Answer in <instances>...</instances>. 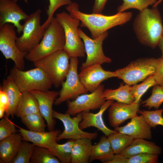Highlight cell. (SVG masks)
<instances>
[{
    "label": "cell",
    "instance_id": "6da1fadb",
    "mask_svg": "<svg viewBox=\"0 0 163 163\" xmlns=\"http://www.w3.org/2000/svg\"><path fill=\"white\" fill-rule=\"evenodd\" d=\"M66 8L72 17L81 21V27H87L89 30L94 39L113 27L127 22L132 17V13L130 12H117L109 16L101 14H87L80 11L78 4L74 2Z\"/></svg>",
    "mask_w": 163,
    "mask_h": 163
},
{
    "label": "cell",
    "instance_id": "7a4b0ae2",
    "mask_svg": "<svg viewBox=\"0 0 163 163\" xmlns=\"http://www.w3.org/2000/svg\"><path fill=\"white\" fill-rule=\"evenodd\" d=\"M133 28L139 42L155 48L163 36V26L157 7L140 11L134 20Z\"/></svg>",
    "mask_w": 163,
    "mask_h": 163
},
{
    "label": "cell",
    "instance_id": "3957f363",
    "mask_svg": "<svg viewBox=\"0 0 163 163\" xmlns=\"http://www.w3.org/2000/svg\"><path fill=\"white\" fill-rule=\"evenodd\" d=\"M65 43L63 27L56 18L53 17L46 28L41 41L27 53L25 58L34 62L55 52L63 50Z\"/></svg>",
    "mask_w": 163,
    "mask_h": 163
},
{
    "label": "cell",
    "instance_id": "277c9868",
    "mask_svg": "<svg viewBox=\"0 0 163 163\" xmlns=\"http://www.w3.org/2000/svg\"><path fill=\"white\" fill-rule=\"evenodd\" d=\"M69 60L67 53L61 50L33 63L36 67L43 71L54 87L58 88L64 81L68 73Z\"/></svg>",
    "mask_w": 163,
    "mask_h": 163
},
{
    "label": "cell",
    "instance_id": "5b68a950",
    "mask_svg": "<svg viewBox=\"0 0 163 163\" xmlns=\"http://www.w3.org/2000/svg\"><path fill=\"white\" fill-rule=\"evenodd\" d=\"M161 58H146L138 59L127 66L115 72L118 78L130 85L145 80L156 72Z\"/></svg>",
    "mask_w": 163,
    "mask_h": 163
},
{
    "label": "cell",
    "instance_id": "8992f818",
    "mask_svg": "<svg viewBox=\"0 0 163 163\" xmlns=\"http://www.w3.org/2000/svg\"><path fill=\"white\" fill-rule=\"evenodd\" d=\"M56 18L64 31L65 43L63 50L70 58L84 57V43L79 36L78 28L80 21L64 11L57 14Z\"/></svg>",
    "mask_w": 163,
    "mask_h": 163
},
{
    "label": "cell",
    "instance_id": "52a82bcc",
    "mask_svg": "<svg viewBox=\"0 0 163 163\" xmlns=\"http://www.w3.org/2000/svg\"><path fill=\"white\" fill-rule=\"evenodd\" d=\"M9 75L22 93L33 90L47 91L53 85L45 73L38 67L24 71L14 66L11 69Z\"/></svg>",
    "mask_w": 163,
    "mask_h": 163
},
{
    "label": "cell",
    "instance_id": "ba28073f",
    "mask_svg": "<svg viewBox=\"0 0 163 163\" xmlns=\"http://www.w3.org/2000/svg\"><path fill=\"white\" fill-rule=\"evenodd\" d=\"M41 12L38 9L24 20L22 34L16 41L18 47L22 52L28 53L43 38L46 29L41 24Z\"/></svg>",
    "mask_w": 163,
    "mask_h": 163
},
{
    "label": "cell",
    "instance_id": "9c48e42d",
    "mask_svg": "<svg viewBox=\"0 0 163 163\" xmlns=\"http://www.w3.org/2000/svg\"><path fill=\"white\" fill-rule=\"evenodd\" d=\"M14 27L9 23L0 26V50L6 59H11L18 69L23 70L24 59L27 53L21 51L18 47Z\"/></svg>",
    "mask_w": 163,
    "mask_h": 163
},
{
    "label": "cell",
    "instance_id": "30bf717a",
    "mask_svg": "<svg viewBox=\"0 0 163 163\" xmlns=\"http://www.w3.org/2000/svg\"><path fill=\"white\" fill-rule=\"evenodd\" d=\"M78 61L77 57L70 58V68L66 80L62 85L59 97L54 104L58 106L68 100H75L88 91L80 81L77 72Z\"/></svg>",
    "mask_w": 163,
    "mask_h": 163
},
{
    "label": "cell",
    "instance_id": "8fae6325",
    "mask_svg": "<svg viewBox=\"0 0 163 163\" xmlns=\"http://www.w3.org/2000/svg\"><path fill=\"white\" fill-rule=\"evenodd\" d=\"M78 30L79 35L84 43L87 54L86 60L82 63L80 70L92 65H101L111 62V59L104 55L102 49L103 42L108 36L107 31L103 33L98 38L92 39L80 29Z\"/></svg>",
    "mask_w": 163,
    "mask_h": 163
},
{
    "label": "cell",
    "instance_id": "7c38bea8",
    "mask_svg": "<svg viewBox=\"0 0 163 163\" xmlns=\"http://www.w3.org/2000/svg\"><path fill=\"white\" fill-rule=\"evenodd\" d=\"M104 91V85H101L90 94H82L74 100L67 101L66 113L74 116L82 111L100 109L106 101L103 96Z\"/></svg>",
    "mask_w": 163,
    "mask_h": 163
},
{
    "label": "cell",
    "instance_id": "4fadbf2b",
    "mask_svg": "<svg viewBox=\"0 0 163 163\" xmlns=\"http://www.w3.org/2000/svg\"><path fill=\"white\" fill-rule=\"evenodd\" d=\"M67 113H62L54 110L53 116L61 121L62 123L64 129L57 138V141L64 139H74L88 138L91 139H95L97 137V132L89 133L83 131L79 127V123L82 120L81 112L79 113L74 117Z\"/></svg>",
    "mask_w": 163,
    "mask_h": 163
},
{
    "label": "cell",
    "instance_id": "5bb4252c",
    "mask_svg": "<svg viewBox=\"0 0 163 163\" xmlns=\"http://www.w3.org/2000/svg\"><path fill=\"white\" fill-rule=\"evenodd\" d=\"M18 132L21 135L23 140L49 150L59 160L60 155L56 141L57 137L61 133L60 130L56 129L47 132H36L19 127Z\"/></svg>",
    "mask_w": 163,
    "mask_h": 163
},
{
    "label": "cell",
    "instance_id": "9a60e30c",
    "mask_svg": "<svg viewBox=\"0 0 163 163\" xmlns=\"http://www.w3.org/2000/svg\"><path fill=\"white\" fill-rule=\"evenodd\" d=\"M78 76L85 87L91 92L97 90L103 81L117 77L115 72L105 70L100 65H92L81 69Z\"/></svg>",
    "mask_w": 163,
    "mask_h": 163
},
{
    "label": "cell",
    "instance_id": "2e32d148",
    "mask_svg": "<svg viewBox=\"0 0 163 163\" xmlns=\"http://www.w3.org/2000/svg\"><path fill=\"white\" fill-rule=\"evenodd\" d=\"M14 0H0V26L11 23L17 28L19 34L22 31L23 25L20 21L25 20L28 15Z\"/></svg>",
    "mask_w": 163,
    "mask_h": 163
},
{
    "label": "cell",
    "instance_id": "e0dca14e",
    "mask_svg": "<svg viewBox=\"0 0 163 163\" xmlns=\"http://www.w3.org/2000/svg\"><path fill=\"white\" fill-rule=\"evenodd\" d=\"M30 92L37 99L40 112L45 120L49 131L55 129L56 121L53 116V105L59 95L55 91L33 90Z\"/></svg>",
    "mask_w": 163,
    "mask_h": 163
},
{
    "label": "cell",
    "instance_id": "ac0fdd59",
    "mask_svg": "<svg viewBox=\"0 0 163 163\" xmlns=\"http://www.w3.org/2000/svg\"><path fill=\"white\" fill-rule=\"evenodd\" d=\"M140 103L126 104L116 101L113 102L109 107L108 120L110 126L115 128L126 120L137 115Z\"/></svg>",
    "mask_w": 163,
    "mask_h": 163
},
{
    "label": "cell",
    "instance_id": "d6986e66",
    "mask_svg": "<svg viewBox=\"0 0 163 163\" xmlns=\"http://www.w3.org/2000/svg\"><path fill=\"white\" fill-rule=\"evenodd\" d=\"M114 102V100H106L99 111L96 113H93L90 111L81 112L82 120L79 125L80 129L83 130L88 128L94 127L101 131L107 136L111 134L117 132L114 130L108 128L105 125L103 118L104 112Z\"/></svg>",
    "mask_w": 163,
    "mask_h": 163
},
{
    "label": "cell",
    "instance_id": "ffe728a7",
    "mask_svg": "<svg viewBox=\"0 0 163 163\" xmlns=\"http://www.w3.org/2000/svg\"><path fill=\"white\" fill-rule=\"evenodd\" d=\"M151 127L142 115H137L123 126L114 128L117 132L128 135L133 139H150L152 138Z\"/></svg>",
    "mask_w": 163,
    "mask_h": 163
},
{
    "label": "cell",
    "instance_id": "44dd1931",
    "mask_svg": "<svg viewBox=\"0 0 163 163\" xmlns=\"http://www.w3.org/2000/svg\"><path fill=\"white\" fill-rule=\"evenodd\" d=\"M0 141V163H12L23 141L21 135L16 133Z\"/></svg>",
    "mask_w": 163,
    "mask_h": 163
},
{
    "label": "cell",
    "instance_id": "7402d4cb",
    "mask_svg": "<svg viewBox=\"0 0 163 163\" xmlns=\"http://www.w3.org/2000/svg\"><path fill=\"white\" fill-rule=\"evenodd\" d=\"M0 87L6 93L8 101V107L5 112V116L8 118L11 116L13 118L15 115L22 92L10 75L3 80Z\"/></svg>",
    "mask_w": 163,
    "mask_h": 163
},
{
    "label": "cell",
    "instance_id": "603a6c76",
    "mask_svg": "<svg viewBox=\"0 0 163 163\" xmlns=\"http://www.w3.org/2000/svg\"><path fill=\"white\" fill-rule=\"evenodd\" d=\"M160 147L154 142L143 139H136L120 154L126 158L142 153L159 155L161 153Z\"/></svg>",
    "mask_w": 163,
    "mask_h": 163
},
{
    "label": "cell",
    "instance_id": "cb8c5ba5",
    "mask_svg": "<svg viewBox=\"0 0 163 163\" xmlns=\"http://www.w3.org/2000/svg\"><path fill=\"white\" fill-rule=\"evenodd\" d=\"M115 154L107 136H102L96 144L92 145L89 162L98 160L107 163L113 158Z\"/></svg>",
    "mask_w": 163,
    "mask_h": 163
},
{
    "label": "cell",
    "instance_id": "d4e9b609",
    "mask_svg": "<svg viewBox=\"0 0 163 163\" xmlns=\"http://www.w3.org/2000/svg\"><path fill=\"white\" fill-rule=\"evenodd\" d=\"M91 139L84 138L75 140L72 149L71 163L89 162L92 144Z\"/></svg>",
    "mask_w": 163,
    "mask_h": 163
},
{
    "label": "cell",
    "instance_id": "484cf974",
    "mask_svg": "<svg viewBox=\"0 0 163 163\" xmlns=\"http://www.w3.org/2000/svg\"><path fill=\"white\" fill-rule=\"evenodd\" d=\"M38 101L30 92L22 93L15 115L20 118L27 115L40 113Z\"/></svg>",
    "mask_w": 163,
    "mask_h": 163
},
{
    "label": "cell",
    "instance_id": "4316f807",
    "mask_svg": "<svg viewBox=\"0 0 163 163\" xmlns=\"http://www.w3.org/2000/svg\"><path fill=\"white\" fill-rule=\"evenodd\" d=\"M131 87L126 84H121L116 89H106L104 91L103 96L106 101L112 100L126 104H132L135 99L130 92Z\"/></svg>",
    "mask_w": 163,
    "mask_h": 163
},
{
    "label": "cell",
    "instance_id": "83f0119b",
    "mask_svg": "<svg viewBox=\"0 0 163 163\" xmlns=\"http://www.w3.org/2000/svg\"><path fill=\"white\" fill-rule=\"evenodd\" d=\"M107 137L115 154H120L134 139L130 136L118 132L111 134Z\"/></svg>",
    "mask_w": 163,
    "mask_h": 163
},
{
    "label": "cell",
    "instance_id": "f1b7e54d",
    "mask_svg": "<svg viewBox=\"0 0 163 163\" xmlns=\"http://www.w3.org/2000/svg\"><path fill=\"white\" fill-rule=\"evenodd\" d=\"M31 163H60L58 159L49 150L35 145L30 160Z\"/></svg>",
    "mask_w": 163,
    "mask_h": 163
},
{
    "label": "cell",
    "instance_id": "f546056e",
    "mask_svg": "<svg viewBox=\"0 0 163 163\" xmlns=\"http://www.w3.org/2000/svg\"><path fill=\"white\" fill-rule=\"evenodd\" d=\"M21 118L22 123L28 130L36 132L45 131L46 126L40 112L29 114Z\"/></svg>",
    "mask_w": 163,
    "mask_h": 163
},
{
    "label": "cell",
    "instance_id": "4dcf8cb0",
    "mask_svg": "<svg viewBox=\"0 0 163 163\" xmlns=\"http://www.w3.org/2000/svg\"><path fill=\"white\" fill-rule=\"evenodd\" d=\"M157 85V83L153 75L148 77L142 83L131 86L130 92L135 99L133 103H140L141 97L148 89Z\"/></svg>",
    "mask_w": 163,
    "mask_h": 163
},
{
    "label": "cell",
    "instance_id": "1f68e13d",
    "mask_svg": "<svg viewBox=\"0 0 163 163\" xmlns=\"http://www.w3.org/2000/svg\"><path fill=\"white\" fill-rule=\"evenodd\" d=\"M158 0H123V2L117 8V12H122L129 9H137L140 11L152 5Z\"/></svg>",
    "mask_w": 163,
    "mask_h": 163
},
{
    "label": "cell",
    "instance_id": "d6a6232c",
    "mask_svg": "<svg viewBox=\"0 0 163 163\" xmlns=\"http://www.w3.org/2000/svg\"><path fill=\"white\" fill-rule=\"evenodd\" d=\"M30 142L23 140L18 151L12 163H30L35 145Z\"/></svg>",
    "mask_w": 163,
    "mask_h": 163
},
{
    "label": "cell",
    "instance_id": "836d02e7",
    "mask_svg": "<svg viewBox=\"0 0 163 163\" xmlns=\"http://www.w3.org/2000/svg\"><path fill=\"white\" fill-rule=\"evenodd\" d=\"M163 102V87L157 85L154 86L150 96L142 102L143 106L149 109H158Z\"/></svg>",
    "mask_w": 163,
    "mask_h": 163
},
{
    "label": "cell",
    "instance_id": "e575fe53",
    "mask_svg": "<svg viewBox=\"0 0 163 163\" xmlns=\"http://www.w3.org/2000/svg\"><path fill=\"white\" fill-rule=\"evenodd\" d=\"M163 109L149 111L140 110L138 113L142 115L151 127L155 128L158 125L163 126Z\"/></svg>",
    "mask_w": 163,
    "mask_h": 163
},
{
    "label": "cell",
    "instance_id": "d590c367",
    "mask_svg": "<svg viewBox=\"0 0 163 163\" xmlns=\"http://www.w3.org/2000/svg\"><path fill=\"white\" fill-rule=\"evenodd\" d=\"M75 140L69 139L66 143L63 144H58L60 158L59 161L60 163H71V158L72 149Z\"/></svg>",
    "mask_w": 163,
    "mask_h": 163
},
{
    "label": "cell",
    "instance_id": "8d00e7d4",
    "mask_svg": "<svg viewBox=\"0 0 163 163\" xmlns=\"http://www.w3.org/2000/svg\"><path fill=\"white\" fill-rule=\"evenodd\" d=\"M49 5L46 10L48 18L42 25L46 29L50 24L53 18V15L59 7L65 5H68L72 2L71 0H49Z\"/></svg>",
    "mask_w": 163,
    "mask_h": 163
},
{
    "label": "cell",
    "instance_id": "74e56055",
    "mask_svg": "<svg viewBox=\"0 0 163 163\" xmlns=\"http://www.w3.org/2000/svg\"><path fill=\"white\" fill-rule=\"evenodd\" d=\"M14 124L5 116L0 121V141L17 133Z\"/></svg>",
    "mask_w": 163,
    "mask_h": 163
},
{
    "label": "cell",
    "instance_id": "f35d334b",
    "mask_svg": "<svg viewBox=\"0 0 163 163\" xmlns=\"http://www.w3.org/2000/svg\"><path fill=\"white\" fill-rule=\"evenodd\" d=\"M158 160V155L142 153L128 158L127 163H157Z\"/></svg>",
    "mask_w": 163,
    "mask_h": 163
},
{
    "label": "cell",
    "instance_id": "ab89813d",
    "mask_svg": "<svg viewBox=\"0 0 163 163\" xmlns=\"http://www.w3.org/2000/svg\"><path fill=\"white\" fill-rule=\"evenodd\" d=\"M153 75L157 84L163 87V59L161 58L157 70Z\"/></svg>",
    "mask_w": 163,
    "mask_h": 163
},
{
    "label": "cell",
    "instance_id": "60d3db41",
    "mask_svg": "<svg viewBox=\"0 0 163 163\" xmlns=\"http://www.w3.org/2000/svg\"><path fill=\"white\" fill-rule=\"evenodd\" d=\"M107 1V0H95L92 8V13L101 14Z\"/></svg>",
    "mask_w": 163,
    "mask_h": 163
},
{
    "label": "cell",
    "instance_id": "b9f144b4",
    "mask_svg": "<svg viewBox=\"0 0 163 163\" xmlns=\"http://www.w3.org/2000/svg\"><path fill=\"white\" fill-rule=\"evenodd\" d=\"M8 102L6 93L1 88H0V109L5 110H7Z\"/></svg>",
    "mask_w": 163,
    "mask_h": 163
},
{
    "label": "cell",
    "instance_id": "7bdbcfd3",
    "mask_svg": "<svg viewBox=\"0 0 163 163\" xmlns=\"http://www.w3.org/2000/svg\"><path fill=\"white\" fill-rule=\"evenodd\" d=\"M128 158L120 154H115L112 159L107 163H127Z\"/></svg>",
    "mask_w": 163,
    "mask_h": 163
},
{
    "label": "cell",
    "instance_id": "ee69618b",
    "mask_svg": "<svg viewBox=\"0 0 163 163\" xmlns=\"http://www.w3.org/2000/svg\"><path fill=\"white\" fill-rule=\"evenodd\" d=\"M158 46L162 52V55L161 58L163 59V36L160 40L158 44Z\"/></svg>",
    "mask_w": 163,
    "mask_h": 163
},
{
    "label": "cell",
    "instance_id": "f6af8a7d",
    "mask_svg": "<svg viewBox=\"0 0 163 163\" xmlns=\"http://www.w3.org/2000/svg\"><path fill=\"white\" fill-rule=\"evenodd\" d=\"M162 0H158L153 5L152 7H157V6L161 2Z\"/></svg>",
    "mask_w": 163,
    "mask_h": 163
},
{
    "label": "cell",
    "instance_id": "bcb514c9",
    "mask_svg": "<svg viewBox=\"0 0 163 163\" xmlns=\"http://www.w3.org/2000/svg\"><path fill=\"white\" fill-rule=\"evenodd\" d=\"M14 0L17 1H18L20 0ZM23 0L25 3H27L28 2V0Z\"/></svg>",
    "mask_w": 163,
    "mask_h": 163
}]
</instances>
